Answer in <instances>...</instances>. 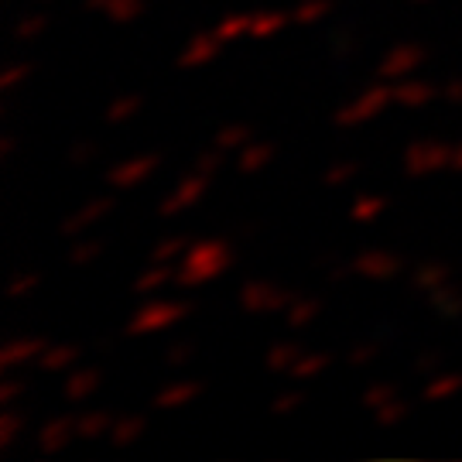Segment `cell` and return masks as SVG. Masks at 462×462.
Here are the masks:
<instances>
[{
  "label": "cell",
  "instance_id": "6da1fadb",
  "mask_svg": "<svg viewBox=\"0 0 462 462\" xmlns=\"http://www.w3.org/2000/svg\"><path fill=\"white\" fill-rule=\"evenodd\" d=\"M230 264H233V250L226 240H202V244H196V247H189L182 271L175 274V284H179V288L209 284L213 278L226 274Z\"/></svg>",
  "mask_w": 462,
  "mask_h": 462
},
{
  "label": "cell",
  "instance_id": "7a4b0ae2",
  "mask_svg": "<svg viewBox=\"0 0 462 462\" xmlns=\"http://www.w3.org/2000/svg\"><path fill=\"white\" fill-rule=\"evenodd\" d=\"M185 315H192V305H189V301H148V305L137 309V315L127 322V332H131V336H141V332L168 329V326L182 322Z\"/></svg>",
  "mask_w": 462,
  "mask_h": 462
},
{
  "label": "cell",
  "instance_id": "3957f363",
  "mask_svg": "<svg viewBox=\"0 0 462 462\" xmlns=\"http://www.w3.org/2000/svg\"><path fill=\"white\" fill-rule=\"evenodd\" d=\"M452 151H456L452 144H439V141L421 137V141H411V148L404 151V168L414 179H425L439 168H452Z\"/></svg>",
  "mask_w": 462,
  "mask_h": 462
},
{
  "label": "cell",
  "instance_id": "277c9868",
  "mask_svg": "<svg viewBox=\"0 0 462 462\" xmlns=\"http://www.w3.org/2000/svg\"><path fill=\"white\" fill-rule=\"evenodd\" d=\"M295 301H298L295 291H278L267 281H247L240 288V305L247 312H281V309H291Z\"/></svg>",
  "mask_w": 462,
  "mask_h": 462
},
{
  "label": "cell",
  "instance_id": "5b68a950",
  "mask_svg": "<svg viewBox=\"0 0 462 462\" xmlns=\"http://www.w3.org/2000/svg\"><path fill=\"white\" fill-rule=\"evenodd\" d=\"M391 99H394V89H391V86H383V83L370 86L356 103H349L346 110L336 114V124H339V127H356V124H364L370 116H377Z\"/></svg>",
  "mask_w": 462,
  "mask_h": 462
},
{
  "label": "cell",
  "instance_id": "8992f818",
  "mask_svg": "<svg viewBox=\"0 0 462 462\" xmlns=\"http://www.w3.org/2000/svg\"><path fill=\"white\" fill-rule=\"evenodd\" d=\"M353 271L364 274V278L387 281V278H394L397 271H404V261L394 257V254H387V250H364V254L353 261Z\"/></svg>",
  "mask_w": 462,
  "mask_h": 462
},
{
  "label": "cell",
  "instance_id": "52a82bcc",
  "mask_svg": "<svg viewBox=\"0 0 462 462\" xmlns=\"http://www.w3.org/2000/svg\"><path fill=\"white\" fill-rule=\"evenodd\" d=\"M158 165H162V154H141V158H131V162H124V165L110 168L106 182L114 185V189H131V185L144 182Z\"/></svg>",
  "mask_w": 462,
  "mask_h": 462
},
{
  "label": "cell",
  "instance_id": "ba28073f",
  "mask_svg": "<svg viewBox=\"0 0 462 462\" xmlns=\"http://www.w3.org/2000/svg\"><path fill=\"white\" fill-rule=\"evenodd\" d=\"M226 42L219 38L216 32H202L192 38V45L182 51V59H179V66L182 69H199V66H206V62H213L216 55H219V49H223Z\"/></svg>",
  "mask_w": 462,
  "mask_h": 462
},
{
  "label": "cell",
  "instance_id": "9c48e42d",
  "mask_svg": "<svg viewBox=\"0 0 462 462\" xmlns=\"http://www.w3.org/2000/svg\"><path fill=\"white\" fill-rule=\"evenodd\" d=\"M421 59H425V51L418 49V45H397V49L380 62V79H401V76H408L414 66H421Z\"/></svg>",
  "mask_w": 462,
  "mask_h": 462
},
{
  "label": "cell",
  "instance_id": "30bf717a",
  "mask_svg": "<svg viewBox=\"0 0 462 462\" xmlns=\"http://www.w3.org/2000/svg\"><path fill=\"white\" fill-rule=\"evenodd\" d=\"M206 185H209V175H199V171H196V175H189V179L179 185V192L162 202V216H179L182 209H189L192 202H199V199H202Z\"/></svg>",
  "mask_w": 462,
  "mask_h": 462
},
{
  "label": "cell",
  "instance_id": "8fae6325",
  "mask_svg": "<svg viewBox=\"0 0 462 462\" xmlns=\"http://www.w3.org/2000/svg\"><path fill=\"white\" fill-rule=\"evenodd\" d=\"M49 349V343L45 339H38V336H24V339H14V343H7V346L0 349V364L7 366H17V364H28V360H34L38 353H45Z\"/></svg>",
  "mask_w": 462,
  "mask_h": 462
},
{
  "label": "cell",
  "instance_id": "7c38bea8",
  "mask_svg": "<svg viewBox=\"0 0 462 462\" xmlns=\"http://www.w3.org/2000/svg\"><path fill=\"white\" fill-rule=\"evenodd\" d=\"M72 431H76V418H55V421H49L45 429H42V435H38V448L45 452V456H51V452H59V448H66V442L72 439Z\"/></svg>",
  "mask_w": 462,
  "mask_h": 462
},
{
  "label": "cell",
  "instance_id": "4fadbf2b",
  "mask_svg": "<svg viewBox=\"0 0 462 462\" xmlns=\"http://www.w3.org/2000/svg\"><path fill=\"white\" fill-rule=\"evenodd\" d=\"M110 209H114V199H106V196H103V199H93V202H89L86 209H79V213L72 216V219H66V223H62V236H76V233L83 230V226L97 223L99 216H106Z\"/></svg>",
  "mask_w": 462,
  "mask_h": 462
},
{
  "label": "cell",
  "instance_id": "5bb4252c",
  "mask_svg": "<svg viewBox=\"0 0 462 462\" xmlns=\"http://www.w3.org/2000/svg\"><path fill=\"white\" fill-rule=\"evenodd\" d=\"M202 394V383L196 380H185V383H175V387H165L162 394L154 397V408H179V404H189L192 397Z\"/></svg>",
  "mask_w": 462,
  "mask_h": 462
},
{
  "label": "cell",
  "instance_id": "9a60e30c",
  "mask_svg": "<svg viewBox=\"0 0 462 462\" xmlns=\"http://www.w3.org/2000/svg\"><path fill=\"white\" fill-rule=\"evenodd\" d=\"M99 380H103L99 370H79V374H72V377L66 380V401L76 404V401L89 397L99 387Z\"/></svg>",
  "mask_w": 462,
  "mask_h": 462
},
{
  "label": "cell",
  "instance_id": "2e32d148",
  "mask_svg": "<svg viewBox=\"0 0 462 462\" xmlns=\"http://www.w3.org/2000/svg\"><path fill=\"white\" fill-rule=\"evenodd\" d=\"M435 86L431 83H418V79H411V83H401L394 89V99L401 103V106H425L429 99H435Z\"/></svg>",
  "mask_w": 462,
  "mask_h": 462
},
{
  "label": "cell",
  "instance_id": "e0dca14e",
  "mask_svg": "<svg viewBox=\"0 0 462 462\" xmlns=\"http://www.w3.org/2000/svg\"><path fill=\"white\" fill-rule=\"evenodd\" d=\"M448 278H452V271H448L446 264H425L414 271L411 284L418 288V291H435V288H442Z\"/></svg>",
  "mask_w": 462,
  "mask_h": 462
},
{
  "label": "cell",
  "instance_id": "ac0fdd59",
  "mask_svg": "<svg viewBox=\"0 0 462 462\" xmlns=\"http://www.w3.org/2000/svg\"><path fill=\"white\" fill-rule=\"evenodd\" d=\"M79 356H83V349L79 346H49L45 353H42L38 364H42V370H49L51 374V370H66V366L76 364Z\"/></svg>",
  "mask_w": 462,
  "mask_h": 462
},
{
  "label": "cell",
  "instance_id": "d6986e66",
  "mask_svg": "<svg viewBox=\"0 0 462 462\" xmlns=\"http://www.w3.org/2000/svg\"><path fill=\"white\" fill-rule=\"evenodd\" d=\"M141 431H144V418H137V414H131V418H120V421H114V429H110V439H114V446H134L137 439H141Z\"/></svg>",
  "mask_w": 462,
  "mask_h": 462
},
{
  "label": "cell",
  "instance_id": "ffe728a7",
  "mask_svg": "<svg viewBox=\"0 0 462 462\" xmlns=\"http://www.w3.org/2000/svg\"><path fill=\"white\" fill-rule=\"evenodd\" d=\"M106 429H114L110 411H89V414H83V418H76V435H79V439H97V435H103Z\"/></svg>",
  "mask_w": 462,
  "mask_h": 462
},
{
  "label": "cell",
  "instance_id": "44dd1931",
  "mask_svg": "<svg viewBox=\"0 0 462 462\" xmlns=\"http://www.w3.org/2000/svg\"><path fill=\"white\" fill-rule=\"evenodd\" d=\"M298 360H301V349L291 346V343H278V346H271V353H267V366L274 374H291V366Z\"/></svg>",
  "mask_w": 462,
  "mask_h": 462
},
{
  "label": "cell",
  "instance_id": "7402d4cb",
  "mask_svg": "<svg viewBox=\"0 0 462 462\" xmlns=\"http://www.w3.org/2000/svg\"><path fill=\"white\" fill-rule=\"evenodd\" d=\"M319 312H322V301H319V298H298L295 305L288 309V326H291V329H301V326H309Z\"/></svg>",
  "mask_w": 462,
  "mask_h": 462
},
{
  "label": "cell",
  "instance_id": "603a6c76",
  "mask_svg": "<svg viewBox=\"0 0 462 462\" xmlns=\"http://www.w3.org/2000/svg\"><path fill=\"white\" fill-rule=\"evenodd\" d=\"M250 141H254V131H250L247 124H233V127H223V131L216 134V148H223V151L244 148Z\"/></svg>",
  "mask_w": 462,
  "mask_h": 462
},
{
  "label": "cell",
  "instance_id": "cb8c5ba5",
  "mask_svg": "<svg viewBox=\"0 0 462 462\" xmlns=\"http://www.w3.org/2000/svg\"><path fill=\"white\" fill-rule=\"evenodd\" d=\"M274 158V144H247L240 154V171H257Z\"/></svg>",
  "mask_w": 462,
  "mask_h": 462
},
{
  "label": "cell",
  "instance_id": "d4e9b609",
  "mask_svg": "<svg viewBox=\"0 0 462 462\" xmlns=\"http://www.w3.org/2000/svg\"><path fill=\"white\" fill-rule=\"evenodd\" d=\"M456 391H462V374H446V377H435L425 387V401H446Z\"/></svg>",
  "mask_w": 462,
  "mask_h": 462
},
{
  "label": "cell",
  "instance_id": "484cf974",
  "mask_svg": "<svg viewBox=\"0 0 462 462\" xmlns=\"http://www.w3.org/2000/svg\"><path fill=\"white\" fill-rule=\"evenodd\" d=\"M250 28H254V17L250 14H230L219 21V28H216V34L223 38V42H236L240 34H247Z\"/></svg>",
  "mask_w": 462,
  "mask_h": 462
},
{
  "label": "cell",
  "instance_id": "4316f807",
  "mask_svg": "<svg viewBox=\"0 0 462 462\" xmlns=\"http://www.w3.org/2000/svg\"><path fill=\"white\" fill-rule=\"evenodd\" d=\"M284 21H288V14H281V11L254 14V28H250V34H254V38H271V34H278L281 28H284Z\"/></svg>",
  "mask_w": 462,
  "mask_h": 462
},
{
  "label": "cell",
  "instance_id": "83f0119b",
  "mask_svg": "<svg viewBox=\"0 0 462 462\" xmlns=\"http://www.w3.org/2000/svg\"><path fill=\"white\" fill-rule=\"evenodd\" d=\"M383 209H387V199L383 196H364V199H356V202H353L349 216H353V219H360V223H370V219H377Z\"/></svg>",
  "mask_w": 462,
  "mask_h": 462
},
{
  "label": "cell",
  "instance_id": "f1b7e54d",
  "mask_svg": "<svg viewBox=\"0 0 462 462\" xmlns=\"http://www.w3.org/2000/svg\"><path fill=\"white\" fill-rule=\"evenodd\" d=\"M168 281H175L171 267H168V264H158V267H151L144 278H137L134 291H137V295H151L154 288H162V284H168Z\"/></svg>",
  "mask_w": 462,
  "mask_h": 462
},
{
  "label": "cell",
  "instance_id": "f546056e",
  "mask_svg": "<svg viewBox=\"0 0 462 462\" xmlns=\"http://www.w3.org/2000/svg\"><path fill=\"white\" fill-rule=\"evenodd\" d=\"M332 11V0H301L295 7V21L298 24H315L319 17H326Z\"/></svg>",
  "mask_w": 462,
  "mask_h": 462
},
{
  "label": "cell",
  "instance_id": "4dcf8cb0",
  "mask_svg": "<svg viewBox=\"0 0 462 462\" xmlns=\"http://www.w3.org/2000/svg\"><path fill=\"white\" fill-rule=\"evenodd\" d=\"M326 366H329V356H326V353H312V356H305V353H301V360L291 366V377L309 380V377H315L319 370H326Z\"/></svg>",
  "mask_w": 462,
  "mask_h": 462
},
{
  "label": "cell",
  "instance_id": "1f68e13d",
  "mask_svg": "<svg viewBox=\"0 0 462 462\" xmlns=\"http://www.w3.org/2000/svg\"><path fill=\"white\" fill-rule=\"evenodd\" d=\"M141 11H144V0H110V7H106L110 21H116V24H127Z\"/></svg>",
  "mask_w": 462,
  "mask_h": 462
},
{
  "label": "cell",
  "instance_id": "d6a6232c",
  "mask_svg": "<svg viewBox=\"0 0 462 462\" xmlns=\"http://www.w3.org/2000/svg\"><path fill=\"white\" fill-rule=\"evenodd\" d=\"M189 236H168V240H162L158 247H154V264H168L171 257H179V254H185L189 250Z\"/></svg>",
  "mask_w": 462,
  "mask_h": 462
},
{
  "label": "cell",
  "instance_id": "836d02e7",
  "mask_svg": "<svg viewBox=\"0 0 462 462\" xmlns=\"http://www.w3.org/2000/svg\"><path fill=\"white\" fill-rule=\"evenodd\" d=\"M137 110H141V97H137V93H134V97H120L114 106L106 110V120H110V124H124V120H131Z\"/></svg>",
  "mask_w": 462,
  "mask_h": 462
},
{
  "label": "cell",
  "instance_id": "e575fe53",
  "mask_svg": "<svg viewBox=\"0 0 462 462\" xmlns=\"http://www.w3.org/2000/svg\"><path fill=\"white\" fill-rule=\"evenodd\" d=\"M408 411H411V408H408L404 401H397V397H394V401H387V404L377 411V425H383V429H394L397 421H404V418H408Z\"/></svg>",
  "mask_w": 462,
  "mask_h": 462
},
{
  "label": "cell",
  "instance_id": "d590c367",
  "mask_svg": "<svg viewBox=\"0 0 462 462\" xmlns=\"http://www.w3.org/2000/svg\"><path fill=\"white\" fill-rule=\"evenodd\" d=\"M397 397V383H374L370 391L364 394V408H374V411H380L387 401H394Z\"/></svg>",
  "mask_w": 462,
  "mask_h": 462
},
{
  "label": "cell",
  "instance_id": "8d00e7d4",
  "mask_svg": "<svg viewBox=\"0 0 462 462\" xmlns=\"http://www.w3.org/2000/svg\"><path fill=\"white\" fill-rule=\"evenodd\" d=\"M21 425H24V418L17 411H4V418H0V446L11 448L17 439V431H21Z\"/></svg>",
  "mask_w": 462,
  "mask_h": 462
},
{
  "label": "cell",
  "instance_id": "74e56055",
  "mask_svg": "<svg viewBox=\"0 0 462 462\" xmlns=\"http://www.w3.org/2000/svg\"><path fill=\"white\" fill-rule=\"evenodd\" d=\"M103 254V244L99 240H86V244H79V247H72V254H69V261L76 267H83V264H89L93 257H99Z\"/></svg>",
  "mask_w": 462,
  "mask_h": 462
},
{
  "label": "cell",
  "instance_id": "f35d334b",
  "mask_svg": "<svg viewBox=\"0 0 462 462\" xmlns=\"http://www.w3.org/2000/svg\"><path fill=\"white\" fill-rule=\"evenodd\" d=\"M45 28H49V17H45V14H32V17H24V21L17 24V38H21V42H28V38L42 34Z\"/></svg>",
  "mask_w": 462,
  "mask_h": 462
},
{
  "label": "cell",
  "instance_id": "ab89813d",
  "mask_svg": "<svg viewBox=\"0 0 462 462\" xmlns=\"http://www.w3.org/2000/svg\"><path fill=\"white\" fill-rule=\"evenodd\" d=\"M380 356V346L377 343H364V346H353L349 349V366H366V364H374Z\"/></svg>",
  "mask_w": 462,
  "mask_h": 462
},
{
  "label": "cell",
  "instance_id": "60d3db41",
  "mask_svg": "<svg viewBox=\"0 0 462 462\" xmlns=\"http://www.w3.org/2000/svg\"><path fill=\"white\" fill-rule=\"evenodd\" d=\"M360 171V162H343V165H336V168H329L326 171V185H343V182H349L353 175Z\"/></svg>",
  "mask_w": 462,
  "mask_h": 462
},
{
  "label": "cell",
  "instance_id": "b9f144b4",
  "mask_svg": "<svg viewBox=\"0 0 462 462\" xmlns=\"http://www.w3.org/2000/svg\"><path fill=\"white\" fill-rule=\"evenodd\" d=\"M442 360H446V353H442V349H429V353H425V356L414 364V374H421V377H431V374L442 366Z\"/></svg>",
  "mask_w": 462,
  "mask_h": 462
},
{
  "label": "cell",
  "instance_id": "7bdbcfd3",
  "mask_svg": "<svg viewBox=\"0 0 462 462\" xmlns=\"http://www.w3.org/2000/svg\"><path fill=\"white\" fill-rule=\"evenodd\" d=\"M196 356V349H192V343H175V346L165 353V364L168 366H185L189 360Z\"/></svg>",
  "mask_w": 462,
  "mask_h": 462
},
{
  "label": "cell",
  "instance_id": "ee69618b",
  "mask_svg": "<svg viewBox=\"0 0 462 462\" xmlns=\"http://www.w3.org/2000/svg\"><path fill=\"white\" fill-rule=\"evenodd\" d=\"M93 158H97V144H93V141H83V144H76V148H72V154H69V162H72L76 168L89 165Z\"/></svg>",
  "mask_w": 462,
  "mask_h": 462
},
{
  "label": "cell",
  "instance_id": "f6af8a7d",
  "mask_svg": "<svg viewBox=\"0 0 462 462\" xmlns=\"http://www.w3.org/2000/svg\"><path fill=\"white\" fill-rule=\"evenodd\" d=\"M219 165H223V148L206 151V154H202V158L196 162V171H199V175H213Z\"/></svg>",
  "mask_w": 462,
  "mask_h": 462
},
{
  "label": "cell",
  "instance_id": "bcb514c9",
  "mask_svg": "<svg viewBox=\"0 0 462 462\" xmlns=\"http://www.w3.org/2000/svg\"><path fill=\"white\" fill-rule=\"evenodd\" d=\"M24 76H32V62H17V66H11L4 76H0V86H4V89H11V86L21 83Z\"/></svg>",
  "mask_w": 462,
  "mask_h": 462
},
{
  "label": "cell",
  "instance_id": "7dc6e473",
  "mask_svg": "<svg viewBox=\"0 0 462 462\" xmlns=\"http://www.w3.org/2000/svg\"><path fill=\"white\" fill-rule=\"evenodd\" d=\"M301 404H305V397L291 391V394H281L278 401L271 404V411H274V414H288V411H295V408H301Z\"/></svg>",
  "mask_w": 462,
  "mask_h": 462
},
{
  "label": "cell",
  "instance_id": "c3c4849f",
  "mask_svg": "<svg viewBox=\"0 0 462 462\" xmlns=\"http://www.w3.org/2000/svg\"><path fill=\"white\" fill-rule=\"evenodd\" d=\"M332 49H336V55H339V59H349V55L356 51V42H353V34H349V32H343V34H336Z\"/></svg>",
  "mask_w": 462,
  "mask_h": 462
},
{
  "label": "cell",
  "instance_id": "681fc988",
  "mask_svg": "<svg viewBox=\"0 0 462 462\" xmlns=\"http://www.w3.org/2000/svg\"><path fill=\"white\" fill-rule=\"evenodd\" d=\"M34 284H38V278H34V274H21V278H17L14 284H11V288H7V295H11V298L28 295V291H32Z\"/></svg>",
  "mask_w": 462,
  "mask_h": 462
},
{
  "label": "cell",
  "instance_id": "f907efd6",
  "mask_svg": "<svg viewBox=\"0 0 462 462\" xmlns=\"http://www.w3.org/2000/svg\"><path fill=\"white\" fill-rule=\"evenodd\" d=\"M442 97L448 99V103H462V79H452V83L446 86V93Z\"/></svg>",
  "mask_w": 462,
  "mask_h": 462
},
{
  "label": "cell",
  "instance_id": "816d5d0a",
  "mask_svg": "<svg viewBox=\"0 0 462 462\" xmlns=\"http://www.w3.org/2000/svg\"><path fill=\"white\" fill-rule=\"evenodd\" d=\"M17 394H21V383H17V380H7V383H4V391H0L4 404H11V401H14Z\"/></svg>",
  "mask_w": 462,
  "mask_h": 462
},
{
  "label": "cell",
  "instance_id": "f5cc1de1",
  "mask_svg": "<svg viewBox=\"0 0 462 462\" xmlns=\"http://www.w3.org/2000/svg\"><path fill=\"white\" fill-rule=\"evenodd\" d=\"M452 168H456V171H462V144L452 151Z\"/></svg>",
  "mask_w": 462,
  "mask_h": 462
},
{
  "label": "cell",
  "instance_id": "db71d44e",
  "mask_svg": "<svg viewBox=\"0 0 462 462\" xmlns=\"http://www.w3.org/2000/svg\"><path fill=\"white\" fill-rule=\"evenodd\" d=\"M11 148H14V137H4V144H0V151H4V154H11Z\"/></svg>",
  "mask_w": 462,
  "mask_h": 462
},
{
  "label": "cell",
  "instance_id": "11a10c76",
  "mask_svg": "<svg viewBox=\"0 0 462 462\" xmlns=\"http://www.w3.org/2000/svg\"><path fill=\"white\" fill-rule=\"evenodd\" d=\"M418 4H425V0H418Z\"/></svg>",
  "mask_w": 462,
  "mask_h": 462
}]
</instances>
